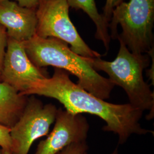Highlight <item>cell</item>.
<instances>
[{
  "instance_id": "6da1fadb",
  "label": "cell",
  "mask_w": 154,
  "mask_h": 154,
  "mask_svg": "<svg viewBox=\"0 0 154 154\" xmlns=\"http://www.w3.org/2000/svg\"><path fill=\"white\" fill-rule=\"evenodd\" d=\"M22 95L53 98L72 114L88 113L98 116L106 123L103 130L117 134L120 144L126 143L133 134L152 132L140 124L143 111L130 103L113 104L95 97L73 82L69 73L62 69L55 68L52 77L32 83Z\"/></svg>"
},
{
  "instance_id": "7a4b0ae2",
  "label": "cell",
  "mask_w": 154,
  "mask_h": 154,
  "mask_svg": "<svg viewBox=\"0 0 154 154\" xmlns=\"http://www.w3.org/2000/svg\"><path fill=\"white\" fill-rule=\"evenodd\" d=\"M29 58L35 66H53L78 78L77 85L100 99H109L115 85L102 76L89 63L88 58L72 51L66 42L55 38L35 35L23 42Z\"/></svg>"
},
{
  "instance_id": "3957f363",
  "label": "cell",
  "mask_w": 154,
  "mask_h": 154,
  "mask_svg": "<svg viewBox=\"0 0 154 154\" xmlns=\"http://www.w3.org/2000/svg\"><path fill=\"white\" fill-rule=\"evenodd\" d=\"M120 48L116 59L112 61L98 58H88V61L95 71L106 72L115 86L123 88L127 95L129 103L142 111L149 110L147 119L154 116V93L150 86L144 80L143 71L150 63L147 54L132 53L124 43L118 39Z\"/></svg>"
},
{
  "instance_id": "277c9868",
  "label": "cell",
  "mask_w": 154,
  "mask_h": 154,
  "mask_svg": "<svg viewBox=\"0 0 154 154\" xmlns=\"http://www.w3.org/2000/svg\"><path fill=\"white\" fill-rule=\"evenodd\" d=\"M154 0H130L116 6L109 23L110 37L120 39L135 54L154 48Z\"/></svg>"
},
{
  "instance_id": "5b68a950",
  "label": "cell",
  "mask_w": 154,
  "mask_h": 154,
  "mask_svg": "<svg viewBox=\"0 0 154 154\" xmlns=\"http://www.w3.org/2000/svg\"><path fill=\"white\" fill-rule=\"evenodd\" d=\"M67 0H41L35 13L37 25L35 35L41 38H55L70 45L77 54L85 58L101 55L91 49L83 41L69 15Z\"/></svg>"
},
{
  "instance_id": "8992f818",
  "label": "cell",
  "mask_w": 154,
  "mask_h": 154,
  "mask_svg": "<svg viewBox=\"0 0 154 154\" xmlns=\"http://www.w3.org/2000/svg\"><path fill=\"white\" fill-rule=\"evenodd\" d=\"M57 110L53 104L44 105L34 95L29 96L21 116L11 128V154H29L33 143L48 134Z\"/></svg>"
},
{
  "instance_id": "52a82bcc",
  "label": "cell",
  "mask_w": 154,
  "mask_h": 154,
  "mask_svg": "<svg viewBox=\"0 0 154 154\" xmlns=\"http://www.w3.org/2000/svg\"><path fill=\"white\" fill-rule=\"evenodd\" d=\"M49 78L43 68L35 66L29 58L23 42L8 37L1 72L4 82L22 94L33 82Z\"/></svg>"
},
{
  "instance_id": "ba28073f",
  "label": "cell",
  "mask_w": 154,
  "mask_h": 154,
  "mask_svg": "<svg viewBox=\"0 0 154 154\" xmlns=\"http://www.w3.org/2000/svg\"><path fill=\"white\" fill-rule=\"evenodd\" d=\"M54 122L52 131L39 142L34 154H57L72 143L86 142L90 126L84 116L60 108Z\"/></svg>"
},
{
  "instance_id": "9c48e42d",
  "label": "cell",
  "mask_w": 154,
  "mask_h": 154,
  "mask_svg": "<svg viewBox=\"0 0 154 154\" xmlns=\"http://www.w3.org/2000/svg\"><path fill=\"white\" fill-rule=\"evenodd\" d=\"M0 25L5 28L8 38L26 41L35 35V10L21 6L12 0L0 1Z\"/></svg>"
},
{
  "instance_id": "30bf717a",
  "label": "cell",
  "mask_w": 154,
  "mask_h": 154,
  "mask_svg": "<svg viewBox=\"0 0 154 154\" xmlns=\"http://www.w3.org/2000/svg\"><path fill=\"white\" fill-rule=\"evenodd\" d=\"M28 98L9 85L0 82V124L11 128L21 116Z\"/></svg>"
},
{
  "instance_id": "8fae6325",
  "label": "cell",
  "mask_w": 154,
  "mask_h": 154,
  "mask_svg": "<svg viewBox=\"0 0 154 154\" xmlns=\"http://www.w3.org/2000/svg\"><path fill=\"white\" fill-rule=\"evenodd\" d=\"M67 2L69 7L82 10L88 15L96 26L95 37L102 42L106 51H108L111 41L109 22L98 11L95 0H67Z\"/></svg>"
},
{
  "instance_id": "7c38bea8",
  "label": "cell",
  "mask_w": 154,
  "mask_h": 154,
  "mask_svg": "<svg viewBox=\"0 0 154 154\" xmlns=\"http://www.w3.org/2000/svg\"><path fill=\"white\" fill-rule=\"evenodd\" d=\"M0 147L2 154H12L11 128L0 124Z\"/></svg>"
},
{
  "instance_id": "4fadbf2b",
  "label": "cell",
  "mask_w": 154,
  "mask_h": 154,
  "mask_svg": "<svg viewBox=\"0 0 154 154\" xmlns=\"http://www.w3.org/2000/svg\"><path fill=\"white\" fill-rule=\"evenodd\" d=\"M88 149L86 142L72 143L57 154H85L88 152Z\"/></svg>"
},
{
  "instance_id": "5bb4252c",
  "label": "cell",
  "mask_w": 154,
  "mask_h": 154,
  "mask_svg": "<svg viewBox=\"0 0 154 154\" xmlns=\"http://www.w3.org/2000/svg\"><path fill=\"white\" fill-rule=\"evenodd\" d=\"M8 42V35L5 28L0 25V82H1V72L3 61L5 54Z\"/></svg>"
},
{
  "instance_id": "9a60e30c",
  "label": "cell",
  "mask_w": 154,
  "mask_h": 154,
  "mask_svg": "<svg viewBox=\"0 0 154 154\" xmlns=\"http://www.w3.org/2000/svg\"><path fill=\"white\" fill-rule=\"evenodd\" d=\"M123 1H125V0H106L102 15L109 23L111 20L112 12L114 8Z\"/></svg>"
},
{
  "instance_id": "2e32d148",
  "label": "cell",
  "mask_w": 154,
  "mask_h": 154,
  "mask_svg": "<svg viewBox=\"0 0 154 154\" xmlns=\"http://www.w3.org/2000/svg\"><path fill=\"white\" fill-rule=\"evenodd\" d=\"M4 0H0V1ZM13 1V0H12ZM19 5L25 8L35 10L41 0H13Z\"/></svg>"
},
{
  "instance_id": "e0dca14e",
  "label": "cell",
  "mask_w": 154,
  "mask_h": 154,
  "mask_svg": "<svg viewBox=\"0 0 154 154\" xmlns=\"http://www.w3.org/2000/svg\"><path fill=\"white\" fill-rule=\"evenodd\" d=\"M154 48H152L150 51H149L147 53V54H149L152 58V65L151 67L146 72H147V76L149 77V79L151 81V84L152 85H154Z\"/></svg>"
},
{
  "instance_id": "ac0fdd59",
  "label": "cell",
  "mask_w": 154,
  "mask_h": 154,
  "mask_svg": "<svg viewBox=\"0 0 154 154\" xmlns=\"http://www.w3.org/2000/svg\"><path fill=\"white\" fill-rule=\"evenodd\" d=\"M85 154H88V152L85 153ZM111 154H118V148H116L114 151L111 153Z\"/></svg>"
},
{
  "instance_id": "d6986e66",
  "label": "cell",
  "mask_w": 154,
  "mask_h": 154,
  "mask_svg": "<svg viewBox=\"0 0 154 154\" xmlns=\"http://www.w3.org/2000/svg\"><path fill=\"white\" fill-rule=\"evenodd\" d=\"M0 154H2V152H1V149H0Z\"/></svg>"
}]
</instances>
